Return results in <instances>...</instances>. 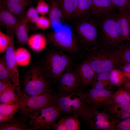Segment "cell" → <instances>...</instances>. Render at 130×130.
<instances>
[{"instance_id":"484cf974","label":"cell","mask_w":130,"mask_h":130,"mask_svg":"<svg viewBox=\"0 0 130 130\" xmlns=\"http://www.w3.org/2000/svg\"><path fill=\"white\" fill-rule=\"evenodd\" d=\"M119 58L121 65L130 64V43L124 44L119 49L115 51Z\"/></svg>"},{"instance_id":"44dd1931","label":"cell","mask_w":130,"mask_h":130,"mask_svg":"<svg viewBox=\"0 0 130 130\" xmlns=\"http://www.w3.org/2000/svg\"><path fill=\"white\" fill-rule=\"evenodd\" d=\"M29 30L28 21L24 13L20 18L16 31V36L18 44L22 45L27 44L29 38Z\"/></svg>"},{"instance_id":"e575fe53","label":"cell","mask_w":130,"mask_h":130,"mask_svg":"<svg viewBox=\"0 0 130 130\" xmlns=\"http://www.w3.org/2000/svg\"><path fill=\"white\" fill-rule=\"evenodd\" d=\"M122 92L116 96L115 98L116 101L119 104L130 101V93L125 91Z\"/></svg>"},{"instance_id":"60d3db41","label":"cell","mask_w":130,"mask_h":130,"mask_svg":"<svg viewBox=\"0 0 130 130\" xmlns=\"http://www.w3.org/2000/svg\"><path fill=\"white\" fill-rule=\"evenodd\" d=\"M120 106L123 111L130 113V103L128 102L120 103Z\"/></svg>"},{"instance_id":"f546056e","label":"cell","mask_w":130,"mask_h":130,"mask_svg":"<svg viewBox=\"0 0 130 130\" xmlns=\"http://www.w3.org/2000/svg\"><path fill=\"white\" fill-rule=\"evenodd\" d=\"M11 79L10 72L6 64L5 56L0 60V80Z\"/></svg>"},{"instance_id":"2e32d148","label":"cell","mask_w":130,"mask_h":130,"mask_svg":"<svg viewBox=\"0 0 130 130\" xmlns=\"http://www.w3.org/2000/svg\"><path fill=\"white\" fill-rule=\"evenodd\" d=\"M91 14L101 17L112 13L116 8L111 0H91Z\"/></svg>"},{"instance_id":"ac0fdd59","label":"cell","mask_w":130,"mask_h":130,"mask_svg":"<svg viewBox=\"0 0 130 130\" xmlns=\"http://www.w3.org/2000/svg\"><path fill=\"white\" fill-rule=\"evenodd\" d=\"M110 95V91L104 89L99 90L92 88L88 92L84 93L86 102L92 110H95L99 99L107 98Z\"/></svg>"},{"instance_id":"f6af8a7d","label":"cell","mask_w":130,"mask_h":130,"mask_svg":"<svg viewBox=\"0 0 130 130\" xmlns=\"http://www.w3.org/2000/svg\"><path fill=\"white\" fill-rule=\"evenodd\" d=\"M11 119L0 114V123H3L7 122Z\"/></svg>"},{"instance_id":"7402d4cb","label":"cell","mask_w":130,"mask_h":130,"mask_svg":"<svg viewBox=\"0 0 130 130\" xmlns=\"http://www.w3.org/2000/svg\"><path fill=\"white\" fill-rule=\"evenodd\" d=\"M15 91L13 84L10 85L0 93V103L21 105V102L20 98Z\"/></svg>"},{"instance_id":"b9f144b4","label":"cell","mask_w":130,"mask_h":130,"mask_svg":"<svg viewBox=\"0 0 130 130\" xmlns=\"http://www.w3.org/2000/svg\"><path fill=\"white\" fill-rule=\"evenodd\" d=\"M91 85H92L93 86L92 88H94L97 89H103L104 87L102 82L100 81H95Z\"/></svg>"},{"instance_id":"5b68a950","label":"cell","mask_w":130,"mask_h":130,"mask_svg":"<svg viewBox=\"0 0 130 130\" xmlns=\"http://www.w3.org/2000/svg\"><path fill=\"white\" fill-rule=\"evenodd\" d=\"M73 64L72 60L70 56L58 50L49 52L40 66L50 81L58 83L62 75L72 68Z\"/></svg>"},{"instance_id":"277c9868","label":"cell","mask_w":130,"mask_h":130,"mask_svg":"<svg viewBox=\"0 0 130 130\" xmlns=\"http://www.w3.org/2000/svg\"><path fill=\"white\" fill-rule=\"evenodd\" d=\"M46 37L50 43L57 50L67 52L76 57L83 55V50L71 28L61 24Z\"/></svg>"},{"instance_id":"4fadbf2b","label":"cell","mask_w":130,"mask_h":130,"mask_svg":"<svg viewBox=\"0 0 130 130\" xmlns=\"http://www.w3.org/2000/svg\"><path fill=\"white\" fill-rule=\"evenodd\" d=\"M18 113L17 115H15L9 121L0 123V130H32L29 118Z\"/></svg>"},{"instance_id":"ee69618b","label":"cell","mask_w":130,"mask_h":130,"mask_svg":"<svg viewBox=\"0 0 130 130\" xmlns=\"http://www.w3.org/2000/svg\"><path fill=\"white\" fill-rule=\"evenodd\" d=\"M120 117L124 120L130 118V113L122 110Z\"/></svg>"},{"instance_id":"3957f363","label":"cell","mask_w":130,"mask_h":130,"mask_svg":"<svg viewBox=\"0 0 130 130\" xmlns=\"http://www.w3.org/2000/svg\"><path fill=\"white\" fill-rule=\"evenodd\" d=\"M57 105L62 113L78 115L84 120L93 111L88 105L84 93L79 88L57 94Z\"/></svg>"},{"instance_id":"cb8c5ba5","label":"cell","mask_w":130,"mask_h":130,"mask_svg":"<svg viewBox=\"0 0 130 130\" xmlns=\"http://www.w3.org/2000/svg\"><path fill=\"white\" fill-rule=\"evenodd\" d=\"M77 2L78 8L75 19L91 14V0H77Z\"/></svg>"},{"instance_id":"5bb4252c","label":"cell","mask_w":130,"mask_h":130,"mask_svg":"<svg viewBox=\"0 0 130 130\" xmlns=\"http://www.w3.org/2000/svg\"><path fill=\"white\" fill-rule=\"evenodd\" d=\"M80 78L81 86L86 87L92 84L94 82L96 73L86 59L75 69Z\"/></svg>"},{"instance_id":"f35d334b","label":"cell","mask_w":130,"mask_h":130,"mask_svg":"<svg viewBox=\"0 0 130 130\" xmlns=\"http://www.w3.org/2000/svg\"><path fill=\"white\" fill-rule=\"evenodd\" d=\"M11 79L7 80H0V93L2 92L10 85L12 84Z\"/></svg>"},{"instance_id":"ab89813d","label":"cell","mask_w":130,"mask_h":130,"mask_svg":"<svg viewBox=\"0 0 130 130\" xmlns=\"http://www.w3.org/2000/svg\"><path fill=\"white\" fill-rule=\"evenodd\" d=\"M52 129L55 130H65L64 124L63 117H62L56 122L53 126Z\"/></svg>"},{"instance_id":"d6a6232c","label":"cell","mask_w":130,"mask_h":130,"mask_svg":"<svg viewBox=\"0 0 130 130\" xmlns=\"http://www.w3.org/2000/svg\"><path fill=\"white\" fill-rule=\"evenodd\" d=\"M35 24L38 28L43 30L48 28L51 25L50 21L48 17L43 15L39 17Z\"/></svg>"},{"instance_id":"bcb514c9","label":"cell","mask_w":130,"mask_h":130,"mask_svg":"<svg viewBox=\"0 0 130 130\" xmlns=\"http://www.w3.org/2000/svg\"><path fill=\"white\" fill-rule=\"evenodd\" d=\"M37 0L38 1H42V0L44 1V0Z\"/></svg>"},{"instance_id":"c3c4849f","label":"cell","mask_w":130,"mask_h":130,"mask_svg":"<svg viewBox=\"0 0 130 130\" xmlns=\"http://www.w3.org/2000/svg\"></svg>"},{"instance_id":"836d02e7","label":"cell","mask_w":130,"mask_h":130,"mask_svg":"<svg viewBox=\"0 0 130 130\" xmlns=\"http://www.w3.org/2000/svg\"><path fill=\"white\" fill-rule=\"evenodd\" d=\"M36 8L38 13L43 16L48 13L49 10V5L43 0L38 1Z\"/></svg>"},{"instance_id":"d6986e66","label":"cell","mask_w":130,"mask_h":130,"mask_svg":"<svg viewBox=\"0 0 130 130\" xmlns=\"http://www.w3.org/2000/svg\"><path fill=\"white\" fill-rule=\"evenodd\" d=\"M117 22L121 38L123 41H130V17L125 13H117Z\"/></svg>"},{"instance_id":"ba28073f","label":"cell","mask_w":130,"mask_h":130,"mask_svg":"<svg viewBox=\"0 0 130 130\" xmlns=\"http://www.w3.org/2000/svg\"><path fill=\"white\" fill-rule=\"evenodd\" d=\"M91 52L86 59L96 73L110 72L121 65L119 59L115 51L99 47Z\"/></svg>"},{"instance_id":"9a60e30c","label":"cell","mask_w":130,"mask_h":130,"mask_svg":"<svg viewBox=\"0 0 130 130\" xmlns=\"http://www.w3.org/2000/svg\"><path fill=\"white\" fill-rule=\"evenodd\" d=\"M0 3L20 20L26 8L32 3V0H0Z\"/></svg>"},{"instance_id":"74e56055","label":"cell","mask_w":130,"mask_h":130,"mask_svg":"<svg viewBox=\"0 0 130 130\" xmlns=\"http://www.w3.org/2000/svg\"><path fill=\"white\" fill-rule=\"evenodd\" d=\"M118 127L122 130H130V118L124 119L120 122Z\"/></svg>"},{"instance_id":"7dc6e473","label":"cell","mask_w":130,"mask_h":130,"mask_svg":"<svg viewBox=\"0 0 130 130\" xmlns=\"http://www.w3.org/2000/svg\"></svg>"},{"instance_id":"8992f818","label":"cell","mask_w":130,"mask_h":130,"mask_svg":"<svg viewBox=\"0 0 130 130\" xmlns=\"http://www.w3.org/2000/svg\"><path fill=\"white\" fill-rule=\"evenodd\" d=\"M50 81L40 66H34L27 71L24 78L23 95L31 96L52 91Z\"/></svg>"},{"instance_id":"83f0119b","label":"cell","mask_w":130,"mask_h":130,"mask_svg":"<svg viewBox=\"0 0 130 130\" xmlns=\"http://www.w3.org/2000/svg\"><path fill=\"white\" fill-rule=\"evenodd\" d=\"M15 55L17 64L25 65L29 62L30 55L25 49L21 48L16 50Z\"/></svg>"},{"instance_id":"6da1fadb","label":"cell","mask_w":130,"mask_h":130,"mask_svg":"<svg viewBox=\"0 0 130 130\" xmlns=\"http://www.w3.org/2000/svg\"><path fill=\"white\" fill-rule=\"evenodd\" d=\"M99 17L90 14L75 19L69 23L83 50L91 52L99 46L98 32Z\"/></svg>"},{"instance_id":"9c48e42d","label":"cell","mask_w":130,"mask_h":130,"mask_svg":"<svg viewBox=\"0 0 130 130\" xmlns=\"http://www.w3.org/2000/svg\"><path fill=\"white\" fill-rule=\"evenodd\" d=\"M62 113L57 105L44 108L29 117L30 123L32 130H50Z\"/></svg>"},{"instance_id":"7bdbcfd3","label":"cell","mask_w":130,"mask_h":130,"mask_svg":"<svg viewBox=\"0 0 130 130\" xmlns=\"http://www.w3.org/2000/svg\"><path fill=\"white\" fill-rule=\"evenodd\" d=\"M124 65L123 68V72L126 75L130 76V64H126Z\"/></svg>"},{"instance_id":"ffe728a7","label":"cell","mask_w":130,"mask_h":130,"mask_svg":"<svg viewBox=\"0 0 130 130\" xmlns=\"http://www.w3.org/2000/svg\"><path fill=\"white\" fill-rule=\"evenodd\" d=\"M48 17L53 30L56 29L63 21L62 12L57 0H51Z\"/></svg>"},{"instance_id":"d4e9b609","label":"cell","mask_w":130,"mask_h":130,"mask_svg":"<svg viewBox=\"0 0 130 130\" xmlns=\"http://www.w3.org/2000/svg\"><path fill=\"white\" fill-rule=\"evenodd\" d=\"M79 117L78 115H74L63 117L65 130H80L81 124Z\"/></svg>"},{"instance_id":"52a82bcc","label":"cell","mask_w":130,"mask_h":130,"mask_svg":"<svg viewBox=\"0 0 130 130\" xmlns=\"http://www.w3.org/2000/svg\"><path fill=\"white\" fill-rule=\"evenodd\" d=\"M57 94L52 91L31 96L23 95L20 97L21 107L18 112L29 117L42 109L57 105Z\"/></svg>"},{"instance_id":"7a4b0ae2","label":"cell","mask_w":130,"mask_h":130,"mask_svg":"<svg viewBox=\"0 0 130 130\" xmlns=\"http://www.w3.org/2000/svg\"><path fill=\"white\" fill-rule=\"evenodd\" d=\"M117 14L113 13L100 17L98 22L99 46L113 51L118 50L124 44L117 25Z\"/></svg>"},{"instance_id":"f1b7e54d","label":"cell","mask_w":130,"mask_h":130,"mask_svg":"<svg viewBox=\"0 0 130 130\" xmlns=\"http://www.w3.org/2000/svg\"><path fill=\"white\" fill-rule=\"evenodd\" d=\"M116 8L130 17V0H111Z\"/></svg>"},{"instance_id":"30bf717a","label":"cell","mask_w":130,"mask_h":130,"mask_svg":"<svg viewBox=\"0 0 130 130\" xmlns=\"http://www.w3.org/2000/svg\"><path fill=\"white\" fill-rule=\"evenodd\" d=\"M11 37L9 46L6 51L5 57L7 67L10 72L11 78L17 94L22 93L20 84L19 76L17 67L14 37Z\"/></svg>"},{"instance_id":"1f68e13d","label":"cell","mask_w":130,"mask_h":130,"mask_svg":"<svg viewBox=\"0 0 130 130\" xmlns=\"http://www.w3.org/2000/svg\"><path fill=\"white\" fill-rule=\"evenodd\" d=\"M11 37L0 30V53H2L6 50L9 44Z\"/></svg>"},{"instance_id":"4316f807","label":"cell","mask_w":130,"mask_h":130,"mask_svg":"<svg viewBox=\"0 0 130 130\" xmlns=\"http://www.w3.org/2000/svg\"><path fill=\"white\" fill-rule=\"evenodd\" d=\"M21 107V105L19 104H10L0 103V114L11 119Z\"/></svg>"},{"instance_id":"8fae6325","label":"cell","mask_w":130,"mask_h":130,"mask_svg":"<svg viewBox=\"0 0 130 130\" xmlns=\"http://www.w3.org/2000/svg\"><path fill=\"white\" fill-rule=\"evenodd\" d=\"M58 83L57 87L60 93L69 92L81 86L79 77L76 69L72 67L63 73Z\"/></svg>"},{"instance_id":"e0dca14e","label":"cell","mask_w":130,"mask_h":130,"mask_svg":"<svg viewBox=\"0 0 130 130\" xmlns=\"http://www.w3.org/2000/svg\"><path fill=\"white\" fill-rule=\"evenodd\" d=\"M61 9L63 21L69 23L74 20L78 8L77 0H57Z\"/></svg>"},{"instance_id":"4dcf8cb0","label":"cell","mask_w":130,"mask_h":130,"mask_svg":"<svg viewBox=\"0 0 130 130\" xmlns=\"http://www.w3.org/2000/svg\"><path fill=\"white\" fill-rule=\"evenodd\" d=\"M36 8L33 6L30 7L24 13L25 17L28 22L35 23L39 16Z\"/></svg>"},{"instance_id":"8d00e7d4","label":"cell","mask_w":130,"mask_h":130,"mask_svg":"<svg viewBox=\"0 0 130 130\" xmlns=\"http://www.w3.org/2000/svg\"><path fill=\"white\" fill-rule=\"evenodd\" d=\"M110 72H104L96 73L95 80L93 82L96 81L102 82L103 81H106L109 79Z\"/></svg>"},{"instance_id":"7c38bea8","label":"cell","mask_w":130,"mask_h":130,"mask_svg":"<svg viewBox=\"0 0 130 130\" xmlns=\"http://www.w3.org/2000/svg\"><path fill=\"white\" fill-rule=\"evenodd\" d=\"M20 20L0 3V23L6 29L7 35L14 37Z\"/></svg>"},{"instance_id":"d590c367","label":"cell","mask_w":130,"mask_h":130,"mask_svg":"<svg viewBox=\"0 0 130 130\" xmlns=\"http://www.w3.org/2000/svg\"><path fill=\"white\" fill-rule=\"evenodd\" d=\"M120 71L115 68L110 72L109 79L113 84H117L119 83L120 80L119 74L121 72Z\"/></svg>"},{"instance_id":"603a6c76","label":"cell","mask_w":130,"mask_h":130,"mask_svg":"<svg viewBox=\"0 0 130 130\" xmlns=\"http://www.w3.org/2000/svg\"><path fill=\"white\" fill-rule=\"evenodd\" d=\"M27 44L29 46L36 52H40L43 50L47 44L46 38L42 34H37L29 37Z\"/></svg>"}]
</instances>
